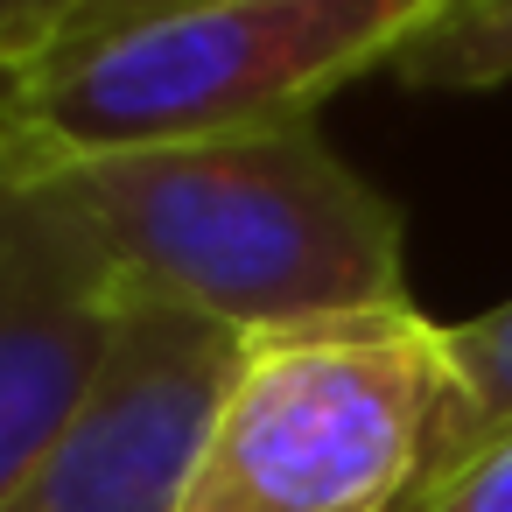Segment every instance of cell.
Returning a JSON list of instances; mask_svg holds the SVG:
<instances>
[{"mask_svg":"<svg viewBox=\"0 0 512 512\" xmlns=\"http://www.w3.org/2000/svg\"><path fill=\"white\" fill-rule=\"evenodd\" d=\"M232 358L239 330L134 288L99 393L0 512H176Z\"/></svg>","mask_w":512,"mask_h":512,"instance_id":"cell-5","label":"cell"},{"mask_svg":"<svg viewBox=\"0 0 512 512\" xmlns=\"http://www.w3.org/2000/svg\"><path fill=\"white\" fill-rule=\"evenodd\" d=\"M162 8H183V0H78V15L57 29V36H85V29H120V22H141V15H162ZM50 36V43H57ZM43 50V43H36Z\"/></svg>","mask_w":512,"mask_h":512,"instance_id":"cell-10","label":"cell"},{"mask_svg":"<svg viewBox=\"0 0 512 512\" xmlns=\"http://www.w3.org/2000/svg\"><path fill=\"white\" fill-rule=\"evenodd\" d=\"M134 281L92 232L57 162L22 141L0 155V505L71 435L99 393Z\"/></svg>","mask_w":512,"mask_h":512,"instance_id":"cell-4","label":"cell"},{"mask_svg":"<svg viewBox=\"0 0 512 512\" xmlns=\"http://www.w3.org/2000/svg\"><path fill=\"white\" fill-rule=\"evenodd\" d=\"M71 15H78V0H0V64H15L36 43H50Z\"/></svg>","mask_w":512,"mask_h":512,"instance_id":"cell-9","label":"cell"},{"mask_svg":"<svg viewBox=\"0 0 512 512\" xmlns=\"http://www.w3.org/2000/svg\"><path fill=\"white\" fill-rule=\"evenodd\" d=\"M407 92H491L512 85V0H449L393 57Z\"/></svg>","mask_w":512,"mask_h":512,"instance_id":"cell-7","label":"cell"},{"mask_svg":"<svg viewBox=\"0 0 512 512\" xmlns=\"http://www.w3.org/2000/svg\"><path fill=\"white\" fill-rule=\"evenodd\" d=\"M449 358H456V393L442 414V435L428 449V470L407 498V512H421L442 484H456L477 456H491L512 435V302L449 323Z\"/></svg>","mask_w":512,"mask_h":512,"instance_id":"cell-6","label":"cell"},{"mask_svg":"<svg viewBox=\"0 0 512 512\" xmlns=\"http://www.w3.org/2000/svg\"><path fill=\"white\" fill-rule=\"evenodd\" d=\"M456 393L414 302L239 337L176 512H407Z\"/></svg>","mask_w":512,"mask_h":512,"instance_id":"cell-3","label":"cell"},{"mask_svg":"<svg viewBox=\"0 0 512 512\" xmlns=\"http://www.w3.org/2000/svg\"><path fill=\"white\" fill-rule=\"evenodd\" d=\"M50 162L141 295L239 337L407 302V218L316 120Z\"/></svg>","mask_w":512,"mask_h":512,"instance_id":"cell-1","label":"cell"},{"mask_svg":"<svg viewBox=\"0 0 512 512\" xmlns=\"http://www.w3.org/2000/svg\"><path fill=\"white\" fill-rule=\"evenodd\" d=\"M449 0H183L57 36L8 64V106L50 155L204 141L316 120L330 92L393 57Z\"/></svg>","mask_w":512,"mask_h":512,"instance_id":"cell-2","label":"cell"},{"mask_svg":"<svg viewBox=\"0 0 512 512\" xmlns=\"http://www.w3.org/2000/svg\"><path fill=\"white\" fill-rule=\"evenodd\" d=\"M421 512H512V435L491 456H477L456 484H442Z\"/></svg>","mask_w":512,"mask_h":512,"instance_id":"cell-8","label":"cell"},{"mask_svg":"<svg viewBox=\"0 0 512 512\" xmlns=\"http://www.w3.org/2000/svg\"><path fill=\"white\" fill-rule=\"evenodd\" d=\"M29 141V127L15 120V106H8V64H0V155H8V148H22Z\"/></svg>","mask_w":512,"mask_h":512,"instance_id":"cell-11","label":"cell"}]
</instances>
